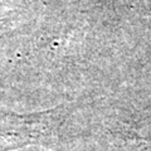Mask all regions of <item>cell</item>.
<instances>
[{"label": "cell", "mask_w": 151, "mask_h": 151, "mask_svg": "<svg viewBox=\"0 0 151 151\" xmlns=\"http://www.w3.org/2000/svg\"><path fill=\"white\" fill-rule=\"evenodd\" d=\"M53 120V111L20 115L0 110V151L38 144L49 134Z\"/></svg>", "instance_id": "cell-1"}]
</instances>
